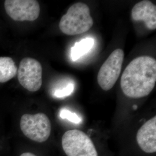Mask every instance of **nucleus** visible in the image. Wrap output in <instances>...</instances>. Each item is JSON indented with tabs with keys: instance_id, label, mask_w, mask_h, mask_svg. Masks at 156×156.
Listing matches in <instances>:
<instances>
[{
	"instance_id": "f257e3e1",
	"label": "nucleus",
	"mask_w": 156,
	"mask_h": 156,
	"mask_svg": "<svg viewBox=\"0 0 156 156\" xmlns=\"http://www.w3.org/2000/svg\"><path fill=\"white\" fill-rule=\"evenodd\" d=\"M156 82V59L143 56L128 64L122 75L120 86L126 96L140 98L149 94Z\"/></svg>"
},
{
	"instance_id": "f8f14e48",
	"label": "nucleus",
	"mask_w": 156,
	"mask_h": 156,
	"mask_svg": "<svg viewBox=\"0 0 156 156\" xmlns=\"http://www.w3.org/2000/svg\"><path fill=\"white\" fill-rule=\"evenodd\" d=\"M60 116L62 119H66L69 122L73 123L79 124L81 122V119L78 116L77 114L66 109H63L61 111Z\"/></svg>"
},
{
	"instance_id": "9b49d317",
	"label": "nucleus",
	"mask_w": 156,
	"mask_h": 156,
	"mask_svg": "<svg viewBox=\"0 0 156 156\" xmlns=\"http://www.w3.org/2000/svg\"><path fill=\"white\" fill-rule=\"evenodd\" d=\"M94 44V40L87 38L75 44L71 48V57L73 61H76L85 55L91 49Z\"/></svg>"
},
{
	"instance_id": "0eeeda50",
	"label": "nucleus",
	"mask_w": 156,
	"mask_h": 156,
	"mask_svg": "<svg viewBox=\"0 0 156 156\" xmlns=\"http://www.w3.org/2000/svg\"><path fill=\"white\" fill-rule=\"evenodd\" d=\"M4 6L8 15L19 22H33L40 14V6L35 0H6Z\"/></svg>"
},
{
	"instance_id": "9d476101",
	"label": "nucleus",
	"mask_w": 156,
	"mask_h": 156,
	"mask_svg": "<svg viewBox=\"0 0 156 156\" xmlns=\"http://www.w3.org/2000/svg\"><path fill=\"white\" fill-rule=\"evenodd\" d=\"M17 67L9 57H0V83H5L16 76Z\"/></svg>"
},
{
	"instance_id": "7ed1b4c3",
	"label": "nucleus",
	"mask_w": 156,
	"mask_h": 156,
	"mask_svg": "<svg viewBox=\"0 0 156 156\" xmlns=\"http://www.w3.org/2000/svg\"><path fill=\"white\" fill-rule=\"evenodd\" d=\"M62 144L67 156H98L93 141L80 130L66 132L62 137Z\"/></svg>"
},
{
	"instance_id": "6e6552de",
	"label": "nucleus",
	"mask_w": 156,
	"mask_h": 156,
	"mask_svg": "<svg viewBox=\"0 0 156 156\" xmlns=\"http://www.w3.org/2000/svg\"><path fill=\"white\" fill-rule=\"evenodd\" d=\"M136 140L140 148L147 153L156 151V116H154L139 129Z\"/></svg>"
},
{
	"instance_id": "ddd939ff",
	"label": "nucleus",
	"mask_w": 156,
	"mask_h": 156,
	"mask_svg": "<svg viewBox=\"0 0 156 156\" xmlns=\"http://www.w3.org/2000/svg\"><path fill=\"white\" fill-rule=\"evenodd\" d=\"M74 89V86L73 84H69L66 87L60 90L56 91L55 93V95L58 97L62 98L66 96H68L73 93V90Z\"/></svg>"
},
{
	"instance_id": "20e7f679",
	"label": "nucleus",
	"mask_w": 156,
	"mask_h": 156,
	"mask_svg": "<svg viewBox=\"0 0 156 156\" xmlns=\"http://www.w3.org/2000/svg\"><path fill=\"white\" fill-rule=\"evenodd\" d=\"M20 126L26 136L39 143L48 140L51 130L50 120L43 113L23 115L20 119Z\"/></svg>"
},
{
	"instance_id": "423d86ee",
	"label": "nucleus",
	"mask_w": 156,
	"mask_h": 156,
	"mask_svg": "<svg viewBox=\"0 0 156 156\" xmlns=\"http://www.w3.org/2000/svg\"><path fill=\"white\" fill-rule=\"evenodd\" d=\"M17 79L23 87L31 92L39 90L42 84V67L37 60L26 57L17 69Z\"/></svg>"
},
{
	"instance_id": "1a4fd4ad",
	"label": "nucleus",
	"mask_w": 156,
	"mask_h": 156,
	"mask_svg": "<svg viewBox=\"0 0 156 156\" xmlns=\"http://www.w3.org/2000/svg\"><path fill=\"white\" fill-rule=\"evenodd\" d=\"M131 18L135 22H143L151 30L156 28V6L150 1H142L134 5Z\"/></svg>"
},
{
	"instance_id": "39448f33",
	"label": "nucleus",
	"mask_w": 156,
	"mask_h": 156,
	"mask_svg": "<svg viewBox=\"0 0 156 156\" xmlns=\"http://www.w3.org/2000/svg\"><path fill=\"white\" fill-rule=\"evenodd\" d=\"M124 57L121 49L114 50L102 65L97 76L98 83L105 91L111 89L119 77Z\"/></svg>"
},
{
	"instance_id": "4468645a",
	"label": "nucleus",
	"mask_w": 156,
	"mask_h": 156,
	"mask_svg": "<svg viewBox=\"0 0 156 156\" xmlns=\"http://www.w3.org/2000/svg\"><path fill=\"white\" fill-rule=\"evenodd\" d=\"M20 156H37L35 155L33 153H30V152H26V153H24L22 154Z\"/></svg>"
},
{
	"instance_id": "f03ea898",
	"label": "nucleus",
	"mask_w": 156,
	"mask_h": 156,
	"mask_svg": "<svg viewBox=\"0 0 156 156\" xmlns=\"http://www.w3.org/2000/svg\"><path fill=\"white\" fill-rule=\"evenodd\" d=\"M93 24L89 7L82 2H77L70 6L62 16L59 28L62 33L76 35L89 31Z\"/></svg>"
}]
</instances>
